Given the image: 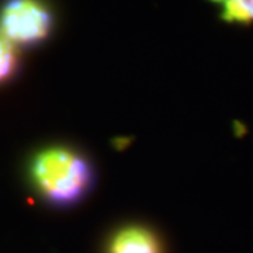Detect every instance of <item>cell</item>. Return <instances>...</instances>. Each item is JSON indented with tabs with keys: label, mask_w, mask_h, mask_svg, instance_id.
<instances>
[{
	"label": "cell",
	"mask_w": 253,
	"mask_h": 253,
	"mask_svg": "<svg viewBox=\"0 0 253 253\" xmlns=\"http://www.w3.org/2000/svg\"><path fill=\"white\" fill-rule=\"evenodd\" d=\"M31 179L38 191L54 204L78 203L93 181L90 163L69 148L52 146L34 156Z\"/></svg>",
	"instance_id": "6da1fadb"
},
{
	"label": "cell",
	"mask_w": 253,
	"mask_h": 253,
	"mask_svg": "<svg viewBox=\"0 0 253 253\" xmlns=\"http://www.w3.org/2000/svg\"><path fill=\"white\" fill-rule=\"evenodd\" d=\"M219 9V17L228 24H253V0H210Z\"/></svg>",
	"instance_id": "277c9868"
},
{
	"label": "cell",
	"mask_w": 253,
	"mask_h": 253,
	"mask_svg": "<svg viewBox=\"0 0 253 253\" xmlns=\"http://www.w3.org/2000/svg\"><path fill=\"white\" fill-rule=\"evenodd\" d=\"M107 253H162V246L151 229L131 225L113 235Z\"/></svg>",
	"instance_id": "3957f363"
},
{
	"label": "cell",
	"mask_w": 253,
	"mask_h": 253,
	"mask_svg": "<svg viewBox=\"0 0 253 253\" xmlns=\"http://www.w3.org/2000/svg\"><path fill=\"white\" fill-rule=\"evenodd\" d=\"M18 66L16 45L0 33V83L9 81Z\"/></svg>",
	"instance_id": "5b68a950"
},
{
	"label": "cell",
	"mask_w": 253,
	"mask_h": 253,
	"mask_svg": "<svg viewBox=\"0 0 253 253\" xmlns=\"http://www.w3.org/2000/svg\"><path fill=\"white\" fill-rule=\"evenodd\" d=\"M51 27V11L40 0H9L0 11V33L14 45L38 44Z\"/></svg>",
	"instance_id": "7a4b0ae2"
}]
</instances>
